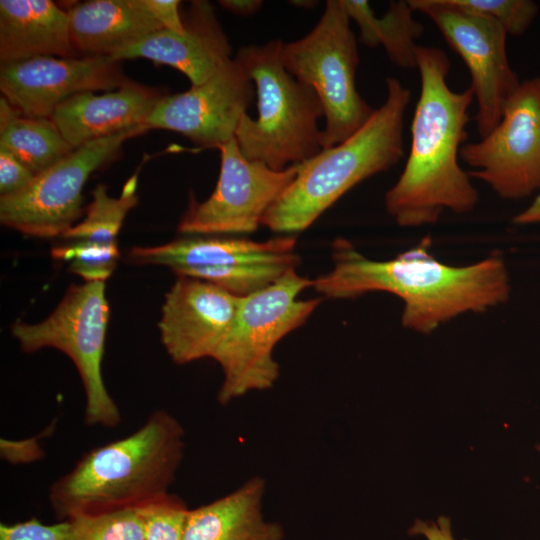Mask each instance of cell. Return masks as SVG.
Wrapping results in <instances>:
<instances>
[{
	"label": "cell",
	"mask_w": 540,
	"mask_h": 540,
	"mask_svg": "<svg viewBox=\"0 0 540 540\" xmlns=\"http://www.w3.org/2000/svg\"><path fill=\"white\" fill-rule=\"evenodd\" d=\"M292 5H298L300 7H310L316 5L315 1H292Z\"/></svg>",
	"instance_id": "obj_34"
},
{
	"label": "cell",
	"mask_w": 540,
	"mask_h": 540,
	"mask_svg": "<svg viewBox=\"0 0 540 540\" xmlns=\"http://www.w3.org/2000/svg\"><path fill=\"white\" fill-rule=\"evenodd\" d=\"M282 65L298 81L318 95L325 114L322 149L353 135L374 114L359 94L356 69L359 63L356 37L342 0H328L312 31L303 38L282 43Z\"/></svg>",
	"instance_id": "obj_7"
},
{
	"label": "cell",
	"mask_w": 540,
	"mask_h": 540,
	"mask_svg": "<svg viewBox=\"0 0 540 540\" xmlns=\"http://www.w3.org/2000/svg\"><path fill=\"white\" fill-rule=\"evenodd\" d=\"M80 57L110 56L162 28L142 0H90L66 10Z\"/></svg>",
	"instance_id": "obj_19"
},
{
	"label": "cell",
	"mask_w": 540,
	"mask_h": 540,
	"mask_svg": "<svg viewBox=\"0 0 540 540\" xmlns=\"http://www.w3.org/2000/svg\"><path fill=\"white\" fill-rule=\"evenodd\" d=\"M518 225L540 224V191L531 204L513 218Z\"/></svg>",
	"instance_id": "obj_33"
},
{
	"label": "cell",
	"mask_w": 540,
	"mask_h": 540,
	"mask_svg": "<svg viewBox=\"0 0 540 540\" xmlns=\"http://www.w3.org/2000/svg\"><path fill=\"white\" fill-rule=\"evenodd\" d=\"M350 18L358 25L359 41L371 48L382 46L390 61L402 69L417 67L416 40L424 32L409 0L391 1L382 17H377L368 1L342 0Z\"/></svg>",
	"instance_id": "obj_22"
},
{
	"label": "cell",
	"mask_w": 540,
	"mask_h": 540,
	"mask_svg": "<svg viewBox=\"0 0 540 540\" xmlns=\"http://www.w3.org/2000/svg\"><path fill=\"white\" fill-rule=\"evenodd\" d=\"M36 176L11 152L0 147V195L9 196L25 189Z\"/></svg>",
	"instance_id": "obj_29"
},
{
	"label": "cell",
	"mask_w": 540,
	"mask_h": 540,
	"mask_svg": "<svg viewBox=\"0 0 540 540\" xmlns=\"http://www.w3.org/2000/svg\"><path fill=\"white\" fill-rule=\"evenodd\" d=\"M240 297L210 282L177 276L158 322L161 342L177 364L213 358L236 315Z\"/></svg>",
	"instance_id": "obj_15"
},
{
	"label": "cell",
	"mask_w": 540,
	"mask_h": 540,
	"mask_svg": "<svg viewBox=\"0 0 540 540\" xmlns=\"http://www.w3.org/2000/svg\"><path fill=\"white\" fill-rule=\"evenodd\" d=\"M109 314L105 282H85L70 285L43 321L30 324L18 320L11 327L22 351L54 348L72 360L85 392V423L91 426L115 427L121 421L102 376Z\"/></svg>",
	"instance_id": "obj_8"
},
{
	"label": "cell",
	"mask_w": 540,
	"mask_h": 540,
	"mask_svg": "<svg viewBox=\"0 0 540 540\" xmlns=\"http://www.w3.org/2000/svg\"><path fill=\"white\" fill-rule=\"evenodd\" d=\"M166 95L157 88L128 80L121 87L96 95L87 91L62 102L50 119L73 149L89 142L146 126Z\"/></svg>",
	"instance_id": "obj_18"
},
{
	"label": "cell",
	"mask_w": 540,
	"mask_h": 540,
	"mask_svg": "<svg viewBox=\"0 0 540 540\" xmlns=\"http://www.w3.org/2000/svg\"><path fill=\"white\" fill-rule=\"evenodd\" d=\"M386 87L385 102L359 130L298 165L295 179L264 214L261 225L277 233L303 231L355 185L403 158L411 92L395 77L386 78Z\"/></svg>",
	"instance_id": "obj_4"
},
{
	"label": "cell",
	"mask_w": 540,
	"mask_h": 540,
	"mask_svg": "<svg viewBox=\"0 0 540 540\" xmlns=\"http://www.w3.org/2000/svg\"><path fill=\"white\" fill-rule=\"evenodd\" d=\"M0 147L35 174L74 150L50 118L25 116L4 97L0 98Z\"/></svg>",
	"instance_id": "obj_23"
},
{
	"label": "cell",
	"mask_w": 540,
	"mask_h": 540,
	"mask_svg": "<svg viewBox=\"0 0 540 540\" xmlns=\"http://www.w3.org/2000/svg\"><path fill=\"white\" fill-rule=\"evenodd\" d=\"M431 241L386 261L371 260L348 241L334 246L333 269L313 281L330 298H351L372 291L396 295L403 303V327L430 334L442 324L468 313L486 312L506 303L511 294L509 272L496 254L465 266H452L429 252Z\"/></svg>",
	"instance_id": "obj_1"
},
{
	"label": "cell",
	"mask_w": 540,
	"mask_h": 540,
	"mask_svg": "<svg viewBox=\"0 0 540 540\" xmlns=\"http://www.w3.org/2000/svg\"><path fill=\"white\" fill-rule=\"evenodd\" d=\"M453 1L466 10L495 20L513 36L524 34L538 14V5L531 0Z\"/></svg>",
	"instance_id": "obj_27"
},
{
	"label": "cell",
	"mask_w": 540,
	"mask_h": 540,
	"mask_svg": "<svg viewBox=\"0 0 540 540\" xmlns=\"http://www.w3.org/2000/svg\"><path fill=\"white\" fill-rule=\"evenodd\" d=\"M253 97L252 80L234 57L204 83L182 93L166 94L146 126L178 132L201 147L218 149L234 138Z\"/></svg>",
	"instance_id": "obj_13"
},
{
	"label": "cell",
	"mask_w": 540,
	"mask_h": 540,
	"mask_svg": "<svg viewBox=\"0 0 540 540\" xmlns=\"http://www.w3.org/2000/svg\"><path fill=\"white\" fill-rule=\"evenodd\" d=\"M144 6L160 23L163 29L175 33H184L183 16L178 0H142Z\"/></svg>",
	"instance_id": "obj_30"
},
{
	"label": "cell",
	"mask_w": 540,
	"mask_h": 540,
	"mask_svg": "<svg viewBox=\"0 0 540 540\" xmlns=\"http://www.w3.org/2000/svg\"><path fill=\"white\" fill-rule=\"evenodd\" d=\"M221 167L214 192L204 202L193 198L178 231L185 235L252 233L267 210L295 179L298 165L275 171L261 161L247 159L235 138L221 145Z\"/></svg>",
	"instance_id": "obj_12"
},
{
	"label": "cell",
	"mask_w": 540,
	"mask_h": 540,
	"mask_svg": "<svg viewBox=\"0 0 540 540\" xmlns=\"http://www.w3.org/2000/svg\"><path fill=\"white\" fill-rule=\"evenodd\" d=\"M280 40L239 49L235 58L255 83L258 118L244 114L235 132L242 154L275 171L300 164L322 150L318 120L325 116L312 87L282 65Z\"/></svg>",
	"instance_id": "obj_5"
},
{
	"label": "cell",
	"mask_w": 540,
	"mask_h": 540,
	"mask_svg": "<svg viewBox=\"0 0 540 540\" xmlns=\"http://www.w3.org/2000/svg\"><path fill=\"white\" fill-rule=\"evenodd\" d=\"M313 281L291 269L271 285L240 297L234 320L213 358L223 382L218 401L225 405L251 391L270 389L279 377L276 344L305 323L321 299H298Z\"/></svg>",
	"instance_id": "obj_6"
},
{
	"label": "cell",
	"mask_w": 540,
	"mask_h": 540,
	"mask_svg": "<svg viewBox=\"0 0 540 540\" xmlns=\"http://www.w3.org/2000/svg\"><path fill=\"white\" fill-rule=\"evenodd\" d=\"M219 4L226 10L241 16H251L262 6L260 0H221Z\"/></svg>",
	"instance_id": "obj_32"
},
{
	"label": "cell",
	"mask_w": 540,
	"mask_h": 540,
	"mask_svg": "<svg viewBox=\"0 0 540 540\" xmlns=\"http://www.w3.org/2000/svg\"><path fill=\"white\" fill-rule=\"evenodd\" d=\"M137 175L131 177L119 197L108 194L103 184L92 191V201L86 208L84 219L68 229L61 237L85 245L119 249L117 237L127 213L138 203Z\"/></svg>",
	"instance_id": "obj_24"
},
{
	"label": "cell",
	"mask_w": 540,
	"mask_h": 540,
	"mask_svg": "<svg viewBox=\"0 0 540 540\" xmlns=\"http://www.w3.org/2000/svg\"><path fill=\"white\" fill-rule=\"evenodd\" d=\"M265 481L253 477L229 494L189 509L183 540H282L283 530L266 521Z\"/></svg>",
	"instance_id": "obj_21"
},
{
	"label": "cell",
	"mask_w": 540,
	"mask_h": 540,
	"mask_svg": "<svg viewBox=\"0 0 540 540\" xmlns=\"http://www.w3.org/2000/svg\"><path fill=\"white\" fill-rule=\"evenodd\" d=\"M426 15L467 66L477 102L475 121L480 138L500 122L505 106L521 82L506 51L508 33L495 20L471 12L453 0H409Z\"/></svg>",
	"instance_id": "obj_10"
},
{
	"label": "cell",
	"mask_w": 540,
	"mask_h": 540,
	"mask_svg": "<svg viewBox=\"0 0 540 540\" xmlns=\"http://www.w3.org/2000/svg\"><path fill=\"white\" fill-rule=\"evenodd\" d=\"M184 429L156 410L132 434L91 449L49 490L58 518L139 508L166 494L184 453Z\"/></svg>",
	"instance_id": "obj_3"
},
{
	"label": "cell",
	"mask_w": 540,
	"mask_h": 540,
	"mask_svg": "<svg viewBox=\"0 0 540 540\" xmlns=\"http://www.w3.org/2000/svg\"><path fill=\"white\" fill-rule=\"evenodd\" d=\"M136 509L145 540H183L189 509L179 497L168 493Z\"/></svg>",
	"instance_id": "obj_26"
},
{
	"label": "cell",
	"mask_w": 540,
	"mask_h": 540,
	"mask_svg": "<svg viewBox=\"0 0 540 540\" xmlns=\"http://www.w3.org/2000/svg\"><path fill=\"white\" fill-rule=\"evenodd\" d=\"M408 534L421 535L427 540H454L451 521L446 516H440L435 522L416 519L409 528Z\"/></svg>",
	"instance_id": "obj_31"
},
{
	"label": "cell",
	"mask_w": 540,
	"mask_h": 540,
	"mask_svg": "<svg viewBox=\"0 0 540 540\" xmlns=\"http://www.w3.org/2000/svg\"><path fill=\"white\" fill-rule=\"evenodd\" d=\"M460 159L470 177L500 198L518 200L540 191V76L521 82L499 124L478 142L464 144Z\"/></svg>",
	"instance_id": "obj_11"
},
{
	"label": "cell",
	"mask_w": 540,
	"mask_h": 540,
	"mask_svg": "<svg viewBox=\"0 0 540 540\" xmlns=\"http://www.w3.org/2000/svg\"><path fill=\"white\" fill-rule=\"evenodd\" d=\"M148 130L140 126L74 149L36 174L22 191L0 196L1 223L32 237L62 236L82 215V190L89 176L113 161L127 140Z\"/></svg>",
	"instance_id": "obj_9"
},
{
	"label": "cell",
	"mask_w": 540,
	"mask_h": 540,
	"mask_svg": "<svg viewBox=\"0 0 540 540\" xmlns=\"http://www.w3.org/2000/svg\"><path fill=\"white\" fill-rule=\"evenodd\" d=\"M295 236L257 242L227 235H187L166 244L136 246L130 262L170 268L177 276L198 269H226L253 264H285L296 267Z\"/></svg>",
	"instance_id": "obj_17"
},
{
	"label": "cell",
	"mask_w": 540,
	"mask_h": 540,
	"mask_svg": "<svg viewBox=\"0 0 540 540\" xmlns=\"http://www.w3.org/2000/svg\"><path fill=\"white\" fill-rule=\"evenodd\" d=\"M66 520L67 540H145L143 521L134 508L80 514Z\"/></svg>",
	"instance_id": "obj_25"
},
{
	"label": "cell",
	"mask_w": 540,
	"mask_h": 540,
	"mask_svg": "<svg viewBox=\"0 0 540 540\" xmlns=\"http://www.w3.org/2000/svg\"><path fill=\"white\" fill-rule=\"evenodd\" d=\"M128 80L121 61L110 56H38L0 66L2 97L19 113L36 118H50L73 95L112 91Z\"/></svg>",
	"instance_id": "obj_14"
},
{
	"label": "cell",
	"mask_w": 540,
	"mask_h": 540,
	"mask_svg": "<svg viewBox=\"0 0 540 540\" xmlns=\"http://www.w3.org/2000/svg\"><path fill=\"white\" fill-rule=\"evenodd\" d=\"M416 62L420 93L410 149L400 177L385 195L387 212L402 227L433 224L445 211L468 213L479 200L469 173L459 164L473 90L449 87L450 61L442 49L418 45Z\"/></svg>",
	"instance_id": "obj_2"
},
{
	"label": "cell",
	"mask_w": 540,
	"mask_h": 540,
	"mask_svg": "<svg viewBox=\"0 0 540 540\" xmlns=\"http://www.w3.org/2000/svg\"><path fill=\"white\" fill-rule=\"evenodd\" d=\"M38 56L80 57L66 10L51 0H1L0 63Z\"/></svg>",
	"instance_id": "obj_20"
},
{
	"label": "cell",
	"mask_w": 540,
	"mask_h": 540,
	"mask_svg": "<svg viewBox=\"0 0 540 540\" xmlns=\"http://www.w3.org/2000/svg\"><path fill=\"white\" fill-rule=\"evenodd\" d=\"M69 523L43 524L36 518L0 525V540H67Z\"/></svg>",
	"instance_id": "obj_28"
},
{
	"label": "cell",
	"mask_w": 540,
	"mask_h": 540,
	"mask_svg": "<svg viewBox=\"0 0 540 540\" xmlns=\"http://www.w3.org/2000/svg\"><path fill=\"white\" fill-rule=\"evenodd\" d=\"M184 33L161 29L112 56L115 60L146 58L182 72L197 86L230 58L232 48L208 1H192L182 15Z\"/></svg>",
	"instance_id": "obj_16"
}]
</instances>
